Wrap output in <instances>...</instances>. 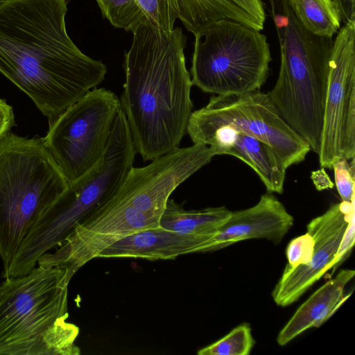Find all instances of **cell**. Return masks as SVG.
I'll use <instances>...</instances> for the list:
<instances>
[{
    "label": "cell",
    "mask_w": 355,
    "mask_h": 355,
    "mask_svg": "<svg viewBox=\"0 0 355 355\" xmlns=\"http://www.w3.org/2000/svg\"><path fill=\"white\" fill-rule=\"evenodd\" d=\"M69 0H0V73L55 119L107 72L69 36Z\"/></svg>",
    "instance_id": "1"
},
{
    "label": "cell",
    "mask_w": 355,
    "mask_h": 355,
    "mask_svg": "<svg viewBox=\"0 0 355 355\" xmlns=\"http://www.w3.org/2000/svg\"><path fill=\"white\" fill-rule=\"evenodd\" d=\"M132 33L119 101L137 153L146 162L180 146L192 113L193 84L182 28L164 32L146 22Z\"/></svg>",
    "instance_id": "2"
},
{
    "label": "cell",
    "mask_w": 355,
    "mask_h": 355,
    "mask_svg": "<svg viewBox=\"0 0 355 355\" xmlns=\"http://www.w3.org/2000/svg\"><path fill=\"white\" fill-rule=\"evenodd\" d=\"M70 279L58 267L34 268L0 286V354L78 355V327L67 322Z\"/></svg>",
    "instance_id": "3"
},
{
    "label": "cell",
    "mask_w": 355,
    "mask_h": 355,
    "mask_svg": "<svg viewBox=\"0 0 355 355\" xmlns=\"http://www.w3.org/2000/svg\"><path fill=\"white\" fill-rule=\"evenodd\" d=\"M282 23L276 24L281 62L275 87L268 94L282 118L319 154L329 67L334 40L315 35L281 0Z\"/></svg>",
    "instance_id": "4"
},
{
    "label": "cell",
    "mask_w": 355,
    "mask_h": 355,
    "mask_svg": "<svg viewBox=\"0 0 355 355\" xmlns=\"http://www.w3.org/2000/svg\"><path fill=\"white\" fill-rule=\"evenodd\" d=\"M68 182L43 137L0 139V257L11 263L28 232Z\"/></svg>",
    "instance_id": "5"
},
{
    "label": "cell",
    "mask_w": 355,
    "mask_h": 355,
    "mask_svg": "<svg viewBox=\"0 0 355 355\" xmlns=\"http://www.w3.org/2000/svg\"><path fill=\"white\" fill-rule=\"evenodd\" d=\"M271 60L265 35L223 19L195 36L191 82L216 95L258 91L267 80Z\"/></svg>",
    "instance_id": "6"
},
{
    "label": "cell",
    "mask_w": 355,
    "mask_h": 355,
    "mask_svg": "<svg viewBox=\"0 0 355 355\" xmlns=\"http://www.w3.org/2000/svg\"><path fill=\"white\" fill-rule=\"evenodd\" d=\"M120 108L101 160L89 171L69 182L35 223L49 243H62L75 225L121 187L132 168L137 150Z\"/></svg>",
    "instance_id": "7"
},
{
    "label": "cell",
    "mask_w": 355,
    "mask_h": 355,
    "mask_svg": "<svg viewBox=\"0 0 355 355\" xmlns=\"http://www.w3.org/2000/svg\"><path fill=\"white\" fill-rule=\"evenodd\" d=\"M230 127L267 144L288 168L302 162L309 144L282 118L268 94L258 91L214 95L192 112L187 133L192 141L218 128Z\"/></svg>",
    "instance_id": "8"
},
{
    "label": "cell",
    "mask_w": 355,
    "mask_h": 355,
    "mask_svg": "<svg viewBox=\"0 0 355 355\" xmlns=\"http://www.w3.org/2000/svg\"><path fill=\"white\" fill-rule=\"evenodd\" d=\"M120 108L114 93L94 87L49 122L43 138L68 183L101 160Z\"/></svg>",
    "instance_id": "9"
},
{
    "label": "cell",
    "mask_w": 355,
    "mask_h": 355,
    "mask_svg": "<svg viewBox=\"0 0 355 355\" xmlns=\"http://www.w3.org/2000/svg\"><path fill=\"white\" fill-rule=\"evenodd\" d=\"M318 157L320 166L329 169L335 157H355V21L334 40Z\"/></svg>",
    "instance_id": "10"
},
{
    "label": "cell",
    "mask_w": 355,
    "mask_h": 355,
    "mask_svg": "<svg viewBox=\"0 0 355 355\" xmlns=\"http://www.w3.org/2000/svg\"><path fill=\"white\" fill-rule=\"evenodd\" d=\"M159 220L112 196L75 225L60 248L42 254L37 263L64 268L71 279L105 249L132 234L159 226Z\"/></svg>",
    "instance_id": "11"
},
{
    "label": "cell",
    "mask_w": 355,
    "mask_h": 355,
    "mask_svg": "<svg viewBox=\"0 0 355 355\" xmlns=\"http://www.w3.org/2000/svg\"><path fill=\"white\" fill-rule=\"evenodd\" d=\"M215 155L213 149L202 144L178 147L155 158L146 166H132L112 196L159 218L172 192Z\"/></svg>",
    "instance_id": "12"
},
{
    "label": "cell",
    "mask_w": 355,
    "mask_h": 355,
    "mask_svg": "<svg viewBox=\"0 0 355 355\" xmlns=\"http://www.w3.org/2000/svg\"><path fill=\"white\" fill-rule=\"evenodd\" d=\"M354 216V200L331 205L322 215L311 220L306 232L314 240L312 257L307 264L286 266L272 291L277 306H286L296 302L315 282L332 268L345 230Z\"/></svg>",
    "instance_id": "13"
},
{
    "label": "cell",
    "mask_w": 355,
    "mask_h": 355,
    "mask_svg": "<svg viewBox=\"0 0 355 355\" xmlns=\"http://www.w3.org/2000/svg\"><path fill=\"white\" fill-rule=\"evenodd\" d=\"M294 218L272 193L261 196L254 206L232 211L230 218L212 239L207 252L220 250L235 243L264 239L281 243L293 225Z\"/></svg>",
    "instance_id": "14"
},
{
    "label": "cell",
    "mask_w": 355,
    "mask_h": 355,
    "mask_svg": "<svg viewBox=\"0 0 355 355\" xmlns=\"http://www.w3.org/2000/svg\"><path fill=\"white\" fill-rule=\"evenodd\" d=\"M193 143L209 146L216 155H230L241 159L258 175L268 193L283 192L287 168L263 141L230 127H221Z\"/></svg>",
    "instance_id": "15"
},
{
    "label": "cell",
    "mask_w": 355,
    "mask_h": 355,
    "mask_svg": "<svg viewBox=\"0 0 355 355\" xmlns=\"http://www.w3.org/2000/svg\"><path fill=\"white\" fill-rule=\"evenodd\" d=\"M211 240L208 236L179 233L157 226L116 241L102 251L98 257L174 259L183 254L207 252Z\"/></svg>",
    "instance_id": "16"
},
{
    "label": "cell",
    "mask_w": 355,
    "mask_h": 355,
    "mask_svg": "<svg viewBox=\"0 0 355 355\" xmlns=\"http://www.w3.org/2000/svg\"><path fill=\"white\" fill-rule=\"evenodd\" d=\"M355 271L341 270L334 278L315 291L295 312L279 331L277 342L284 346L312 327H319L351 295H344V288L354 277Z\"/></svg>",
    "instance_id": "17"
},
{
    "label": "cell",
    "mask_w": 355,
    "mask_h": 355,
    "mask_svg": "<svg viewBox=\"0 0 355 355\" xmlns=\"http://www.w3.org/2000/svg\"><path fill=\"white\" fill-rule=\"evenodd\" d=\"M178 19L196 36L214 23L230 19L261 31L263 25L232 0H175Z\"/></svg>",
    "instance_id": "18"
},
{
    "label": "cell",
    "mask_w": 355,
    "mask_h": 355,
    "mask_svg": "<svg viewBox=\"0 0 355 355\" xmlns=\"http://www.w3.org/2000/svg\"><path fill=\"white\" fill-rule=\"evenodd\" d=\"M231 213L225 206L186 210L182 205L169 199L159 217V226L179 233L213 239Z\"/></svg>",
    "instance_id": "19"
},
{
    "label": "cell",
    "mask_w": 355,
    "mask_h": 355,
    "mask_svg": "<svg viewBox=\"0 0 355 355\" xmlns=\"http://www.w3.org/2000/svg\"><path fill=\"white\" fill-rule=\"evenodd\" d=\"M302 26L311 33L331 37L340 29L341 19L332 0H286Z\"/></svg>",
    "instance_id": "20"
},
{
    "label": "cell",
    "mask_w": 355,
    "mask_h": 355,
    "mask_svg": "<svg viewBox=\"0 0 355 355\" xmlns=\"http://www.w3.org/2000/svg\"><path fill=\"white\" fill-rule=\"evenodd\" d=\"M104 18L116 28L133 31L147 22L136 0H96Z\"/></svg>",
    "instance_id": "21"
},
{
    "label": "cell",
    "mask_w": 355,
    "mask_h": 355,
    "mask_svg": "<svg viewBox=\"0 0 355 355\" xmlns=\"http://www.w3.org/2000/svg\"><path fill=\"white\" fill-rule=\"evenodd\" d=\"M255 344L249 324L242 323L226 336L200 349L198 355H248Z\"/></svg>",
    "instance_id": "22"
},
{
    "label": "cell",
    "mask_w": 355,
    "mask_h": 355,
    "mask_svg": "<svg viewBox=\"0 0 355 355\" xmlns=\"http://www.w3.org/2000/svg\"><path fill=\"white\" fill-rule=\"evenodd\" d=\"M147 23L157 29L169 32L178 19L175 0H136Z\"/></svg>",
    "instance_id": "23"
},
{
    "label": "cell",
    "mask_w": 355,
    "mask_h": 355,
    "mask_svg": "<svg viewBox=\"0 0 355 355\" xmlns=\"http://www.w3.org/2000/svg\"><path fill=\"white\" fill-rule=\"evenodd\" d=\"M350 160L337 157L331 164L338 192L342 201L349 202L354 200V158Z\"/></svg>",
    "instance_id": "24"
},
{
    "label": "cell",
    "mask_w": 355,
    "mask_h": 355,
    "mask_svg": "<svg viewBox=\"0 0 355 355\" xmlns=\"http://www.w3.org/2000/svg\"><path fill=\"white\" fill-rule=\"evenodd\" d=\"M314 240L309 234L292 239L286 250L287 266L296 267L298 265L307 264L313 254Z\"/></svg>",
    "instance_id": "25"
},
{
    "label": "cell",
    "mask_w": 355,
    "mask_h": 355,
    "mask_svg": "<svg viewBox=\"0 0 355 355\" xmlns=\"http://www.w3.org/2000/svg\"><path fill=\"white\" fill-rule=\"evenodd\" d=\"M354 231L355 222L354 216H353L347 225L336 256L333 260L332 268H336L349 255L354 244Z\"/></svg>",
    "instance_id": "26"
},
{
    "label": "cell",
    "mask_w": 355,
    "mask_h": 355,
    "mask_svg": "<svg viewBox=\"0 0 355 355\" xmlns=\"http://www.w3.org/2000/svg\"><path fill=\"white\" fill-rule=\"evenodd\" d=\"M14 125L15 121L12 107L0 98V139L10 132Z\"/></svg>",
    "instance_id": "27"
},
{
    "label": "cell",
    "mask_w": 355,
    "mask_h": 355,
    "mask_svg": "<svg viewBox=\"0 0 355 355\" xmlns=\"http://www.w3.org/2000/svg\"><path fill=\"white\" fill-rule=\"evenodd\" d=\"M245 10L260 24L263 25L266 19L263 6L261 0H232Z\"/></svg>",
    "instance_id": "28"
},
{
    "label": "cell",
    "mask_w": 355,
    "mask_h": 355,
    "mask_svg": "<svg viewBox=\"0 0 355 355\" xmlns=\"http://www.w3.org/2000/svg\"><path fill=\"white\" fill-rule=\"evenodd\" d=\"M341 21L345 24L355 21V0H332Z\"/></svg>",
    "instance_id": "29"
},
{
    "label": "cell",
    "mask_w": 355,
    "mask_h": 355,
    "mask_svg": "<svg viewBox=\"0 0 355 355\" xmlns=\"http://www.w3.org/2000/svg\"><path fill=\"white\" fill-rule=\"evenodd\" d=\"M311 178L318 191H322L334 187V183L325 172L324 168L312 172Z\"/></svg>",
    "instance_id": "30"
}]
</instances>
